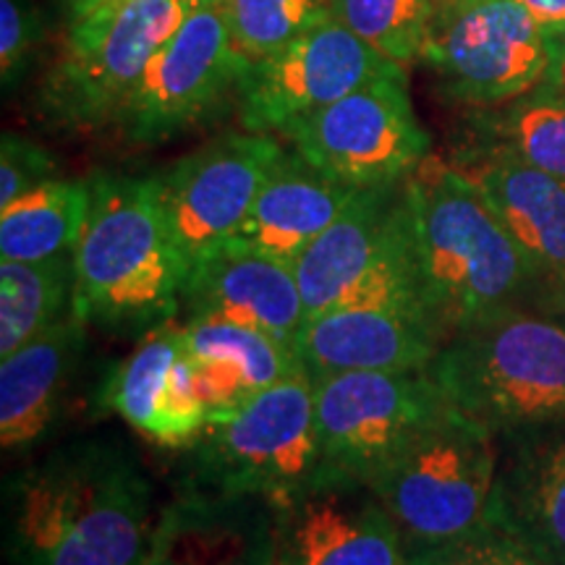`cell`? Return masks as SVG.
Wrapping results in <instances>:
<instances>
[{
    "label": "cell",
    "mask_w": 565,
    "mask_h": 565,
    "mask_svg": "<svg viewBox=\"0 0 565 565\" xmlns=\"http://www.w3.org/2000/svg\"><path fill=\"white\" fill-rule=\"evenodd\" d=\"M3 547L13 565H141L152 482L118 437H82L6 479Z\"/></svg>",
    "instance_id": "obj_1"
},
{
    "label": "cell",
    "mask_w": 565,
    "mask_h": 565,
    "mask_svg": "<svg viewBox=\"0 0 565 565\" xmlns=\"http://www.w3.org/2000/svg\"><path fill=\"white\" fill-rule=\"evenodd\" d=\"M406 186L424 299L445 335L529 307L536 291L532 267L469 175L429 154Z\"/></svg>",
    "instance_id": "obj_2"
},
{
    "label": "cell",
    "mask_w": 565,
    "mask_h": 565,
    "mask_svg": "<svg viewBox=\"0 0 565 565\" xmlns=\"http://www.w3.org/2000/svg\"><path fill=\"white\" fill-rule=\"evenodd\" d=\"M89 183V217L74 249V312L121 335L173 324L186 265L158 175H97Z\"/></svg>",
    "instance_id": "obj_3"
},
{
    "label": "cell",
    "mask_w": 565,
    "mask_h": 565,
    "mask_svg": "<svg viewBox=\"0 0 565 565\" xmlns=\"http://www.w3.org/2000/svg\"><path fill=\"white\" fill-rule=\"evenodd\" d=\"M429 372L445 398L494 437L565 419V328L532 307L458 330Z\"/></svg>",
    "instance_id": "obj_4"
},
{
    "label": "cell",
    "mask_w": 565,
    "mask_h": 565,
    "mask_svg": "<svg viewBox=\"0 0 565 565\" xmlns=\"http://www.w3.org/2000/svg\"><path fill=\"white\" fill-rule=\"evenodd\" d=\"M183 450L175 490L282 503L324 475L312 377L296 366Z\"/></svg>",
    "instance_id": "obj_5"
},
{
    "label": "cell",
    "mask_w": 565,
    "mask_h": 565,
    "mask_svg": "<svg viewBox=\"0 0 565 565\" xmlns=\"http://www.w3.org/2000/svg\"><path fill=\"white\" fill-rule=\"evenodd\" d=\"M494 479L498 437L454 406L366 484L383 500L408 555L490 532Z\"/></svg>",
    "instance_id": "obj_6"
},
{
    "label": "cell",
    "mask_w": 565,
    "mask_h": 565,
    "mask_svg": "<svg viewBox=\"0 0 565 565\" xmlns=\"http://www.w3.org/2000/svg\"><path fill=\"white\" fill-rule=\"evenodd\" d=\"M294 273L307 320L341 307L419 309L433 317L416 263L406 181L362 189L296 259Z\"/></svg>",
    "instance_id": "obj_7"
},
{
    "label": "cell",
    "mask_w": 565,
    "mask_h": 565,
    "mask_svg": "<svg viewBox=\"0 0 565 565\" xmlns=\"http://www.w3.org/2000/svg\"><path fill=\"white\" fill-rule=\"evenodd\" d=\"M192 9V0H103L71 19L61 55L40 84L42 116L63 129L113 124L147 63Z\"/></svg>",
    "instance_id": "obj_8"
},
{
    "label": "cell",
    "mask_w": 565,
    "mask_h": 565,
    "mask_svg": "<svg viewBox=\"0 0 565 565\" xmlns=\"http://www.w3.org/2000/svg\"><path fill=\"white\" fill-rule=\"evenodd\" d=\"M282 137L351 189L401 183L429 158V134L414 113L404 66L387 68L328 108L299 118Z\"/></svg>",
    "instance_id": "obj_9"
},
{
    "label": "cell",
    "mask_w": 565,
    "mask_h": 565,
    "mask_svg": "<svg viewBox=\"0 0 565 565\" xmlns=\"http://www.w3.org/2000/svg\"><path fill=\"white\" fill-rule=\"evenodd\" d=\"M454 412L433 372H345L315 383L324 471L370 479L424 429Z\"/></svg>",
    "instance_id": "obj_10"
},
{
    "label": "cell",
    "mask_w": 565,
    "mask_h": 565,
    "mask_svg": "<svg viewBox=\"0 0 565 565\" xmlns=\"http://www.w3.org/2000/svg\"><path fill=\"white\" fill-rule=\"evenodd\" d=\"M422 58L454 100L492 108L542 82L545 26L519 0H445L433 13Z\"/></svg>",
    "instance_id": "obj_11"
},
{
    "label": "cell",
    "mask_w": 565,
    "mask_h": 565,
    "mask_svg": "<svg viewBox=\"0 0 565 565\" xmlns=\"http://www.w3.org/2000/svg\"><path fill=\"white\" fill-rule=\"evenodd\" d=\"M246 66L221 6H194L147 63L113 124L134 145L171 139L238 89Z\"/></svg>",
    "instance_id": "obj_12"
},
{
    "label": "cell",
    "mask_w": 565,
    "mask_h": 565,
    "mask_svg": "<svg viewBox=\"0 0 565 565\" xmlns=\"http://www.w3.org/2000/svg\"><path fill=\"white\" fill-rule=\"evenodd\" d=\"M286 152L273 134H223L158 173L162 207L186 273L236 233Z\"/></svg>",
    "instance_id": "obj_13"
},
{
    "label": "cell",
    "mask_w": 565,
    "mask_h": 565,
    "mask_svg": "<svg viewBox=\"0 0 565 565\" xmlns=\"http://www.w3.org/2000/svg\"><path fill=\"white\" fill-rule=\"evenodd\" d=\"M398 66L359 40L333 13L267 58L249 63L238 84L249 131H286L387 68Z\"/></svg>",
    "instance_id": "obj_14"
},
{
    "label": "cell",
    "mask_w": 565,
    "mask_h": 565,
    "mask_svg": "<svg viewBox=\"0 0 565 565\" xmlns=\"http://www.w3.org/2000/svg\"><path fill=\"white\" fill-rule=\"evenodd\" d=\"M273 565H406V550L370 484L324 471L273 505Z\"/></svg>",
    "instance_id": "obj_15"
},
{
    "label": "cell",
    "mask_w": 565,
    "mask_h": 565,
    "mask_svg": "<svg viewBox=\"0 0 565 565\" xmlns=\"http://www.w3.org/2000/svg\"><path fill=\"white\" fill-rule=\"evenodd\" d=\"M448 341L427 312L341 307L303 322L294 356L312 383L345 372L427 370Z\"/></svg>",
    "instance_id": "obj_16"
},
{
    "label": "cell",
    "mask_w": 565,
    "mask_h": 565,
    "mask_svg": "<svg viewBox=\"0 0 565 565\" xmlns=\"http://www.w3.org/2000/svg\"><path fill=\"white\" fill-rule=\"evenodd\" d=\"M492 529L565 565V419L498 437Z\"/></svg>",
    "instance_id": "obj_17"
},
{
    "label": "cell",
    "mask_w": 565,
    "mask_h": 565,
    "mask_svg": "<svg viewBox=\"0 0 565 565\" xmlns=\"http://www.w3.org/2000/svg\"><path fill=\"white\" fill-rule=\"evenodd\" d=\"M183 322H225L291 345L307 322L291 265L263 254L221 246L186 273Z\"/></svg>",
    "instance_id": "obj_18"
},
{
    "label": "cell",
    "mask_w": 565,
    "mask_h": 565,
    "mask_svg": "<svg viewBox=\"0 0 565 565\" xmlns=\"http://www.w3.org/2000/svg\"><path fill=\"white\" fill-rule=\"evenodd\" d=\"M103 404L162 448H186L207 427L179 324L141 335L129 356L105 377Z\"/></svg>",
    "instance_id": "obj_19"
},
{
    "label": "cell",
    "mask_w": 565,
    "mask_h": 565,
    "mask_svg": "<svg viewBox=\"0 0 565 565\" xmlns=\"http://www.w3.org/2000/svg\"><path fill=\"white\" fill-rule=\"evenodd\" d=\"M141 565H273V505L175 490Z\"/></svg>",
    "instance_id": "obj_20"
},
{
    "label": "cell",
    "mask_w": 565,
    "mask_h": 565,
    "mask_svg": "<svg viewBox=\"0 0 565 565\" xmlns=\"http://www.w3.org/2000/svg\"><path fill=\"white\" fill-rule=\"evenodd\" d=\"M362 189L335 181L303 154L286 150L236 233L223 246L263 254L275 263L296 259L333 225Z\"/></svg>",
    "instance_id": "obj_21"
},
{
    "label": "cell",
    "mask_w": 565,
    "mask_h": 565,
    "mask_svg": "<svg viewBox=\"0 0 565 565\" xmlns=\"http://www.w3.org/2000/svg\"><path fill=\"white\" fill-rule=\"evenodd\" d=\"M454 166L521 246L536 288L565 278V181L498 152L461 150Z\"/></svg>",
    "instance_id": "obj_22"
},
{
    "label": "cell",
    "mask_w": 565,
    "mask_h": 565,
    "mask_svg": "<svg viewBox=\"0 0 565 565\" xmlns=\"http://www.w3.org/2000/svg\"><path fill=\"white\" fill-rule=\"evenodd\" d=\"M179 333L207 424L236 414L299 366L291 345L238 324L181 322Z\"/></svg>",
    "instance_id": "obj_23"
},
{
    "label": "cell",
    "mask_w": 565,
    "mask_h": 565,
    "mask_svg": "<svg viewBox=\"0 0 565 565\" xmlns=\"http://www.w3.org/2000/svg\"><path fill=\"white\" fill-rule=\"evenodd\" d=\"M84 343L87 322L71 312L0 359V443L6 450L30 448L53 427Z\"/></svg>",
    "instance_id": "obj_24"
},
{
    "label": "cell",
    "mask_w": 565,
    "mask_h": 565,
    "mask_svg": "<svg viewBox=\"0 0 565 565\" xmlns=\"http://www.w3.org/2000/svg\"><path fill=\"white\" fill-rule=\"evenodd\" d=\"M92 183L51 179L0 207V259L42 263L74 254L89 217Z\"/></svg>",
    "instance_id": "obj_25"
},
{
    "label": "cell",
    "mask_w": 565,
    "mask_h": 565,
    "mask_svg": "<svg viewBox=\"0 0 565 565\" xmlns=\"http://www.w3.org/2000/svg\"><path fill=\"white\" fill-rule=\"evenodd\" d=\"M463 150L508 154L565 181V100L534 87L508 103L479 108Z\"/></svg>",
    "instance_id": "obj_26"
},
{
    "label": "cell",
    "mask_w": 565,
    "mask_h": 565,
    "mask_svg": "<svg viewBox=\"0 0 565 565\" xmlns=\"http://www.w3.org/2000/svg\"><path fill=\"white\" fill-rule=\"evenodd\" d=\"M74 312V254L42 263L0 259V359Z\"/></svg>",
    "instance_id": "obj_27"
},
{
    "label": "cell",
    "mask_w": 565,
    "mask_h": 565,
    "mask_svg": "<svg viewBox=\"0 0 565 565\" xmlns=\"http://www.w3.org/2000/svg\"><path fill=\"white\" fill-rule=\"evenodd\" d=\"M341 24L398 66L422 58L433 24V0H330Z\"/></svg>",
    "instance_id": "obj_28"
},
{
    "label": "cell",
    "mask_w": 565,
    "mask_h": 565,
    "mask_svg": "<svg viewBox=\"0 0 565 565\" xmlns=\"http://www.w3.org/2000/svg\"><path fill=\"white\" fill-rule=\"evenodd\" d=\"M223 13L236 51L246 63H257L333 11L330 0H225Z\"/></svg>",
    "instance_id": "obj_29"
},
{
    "label": "cell",
    "mask_w": 565,
    "mask_h": 565,
    "mask_svg": "<svg viewBox=\"0 0 565 565\" xmlns=\"http://www.w3.org/2000/svg\"><path fill=\"white\" fill-rule=\"evenodd\" d=\"M55 179V160L32 139L6 131L0 139V207Z\"/></svg>",
    "instance_id": "obj_30"
},
{
    "label": "cell",
    "mask_w": 565,
    "mask_h": 565,
    "mask_svg": "<svg viewBox=\"0 0 565 565\" xmlns=\"http://www.w3.org/2000/svg\"><path fill=\"white\" fill-rule=\"evenodd\" d=\"M40 13L32 0H0V74L11 87L40 40Z\"/></svg>",
    "instance_id": "obj_31"
},
{
    "label": "cell",
    "mask_w": 565,
    "mask_h": 565,
    "mask_svg": "<svg viewBox=\"0 0 565 565\" xmlns=\"http://www.w3.org/2000/svg\"><path fill=\"white\" fill-rule=\"evenodd\" d=\"M482 536H477V540H469V542H461V545L408 553L406 565H484Z\"/></svg>",
    "instance_id": "obj_32"
},
{
    "label": "cell",
    "mask_w": 565,
    "mask_h": 565,
    "mask_svg": "<svg viewBox=\"0 0 565 565\" xmlns=\"http://www.w3.org/2000/svg\"><path fill=\"white\" fill-rule=\"evenodd\" d=\"M482 555H484V565H553L542 557H536L534 553H529L513 542L511 536H505L498 529H490L482 536Z\"/></svg>",
    "instance_id": "obj_33"
},
{
    "label": "cell",
    "mask_w": 565,
    "mask_h": 565,
    "mask_svg": "<svg viewBox=\"0 0 565 565\" xmlns=\"http://www.w3.org/2000/svg\"><path fill=\"white\" fill-rule=\"evenodd\" d=\"M545 40H547V68L536 87L553 92V95L565 100V24L545 26Z\"/></svg>",
    "instance_id": "obj_34"
},
{
    "label": "cell",
    "mask_w": 565,
    "mask_h": 565,
    "mask_svg": "<svg viewBox=\"0 0 565 565\" xmlns=\"http://www.w3.org/2000/svg\"><path fill=\"white\" fill-rule=\"evenodd\" d=\"M529 307L536 309V312L547 315L550 320L561 322L565 328V278L545 282V286L536 288L532 301H529Z\"/></svg>",
    "instance_id": "obj_35"
},
{
    "label": "cell",
    "mask_w": 565,
    "mask_h": 565,
    "mask_svg": "<svg viewBox=\"0 0 565 565\" xmlns=\"http://www.w3.org/2000/svg\"><path fill=\"white\" fill-rule=\"evenodd\" d=\"M542 26L565 24V0H519Z\"/></svg>",
    "instance_id": "obj_36"
},
{
    "label": "cell",
    "mask_w": 565,
    "mask_h": 565,
    "mask_svg": "<svg viewBox=\"0 0 565 565\" xmlns=\"http://www.w3.org/2000/svg\"><path fill=\"white\" fill-rule=\"evenodd\" d=\"M103 0H68V9H71V19L82 17V13H87L95 9V6H100Z\"/></svg>",
    "instance_id": "obj_37"
},
{
    "label": "cell",
    "mask_w": 565,
    "mask_h": 565,
    "mask_svg": "<svg viewBox=\"0 0 565 565\" xmlns=\"http://www.w3.org/2000/svg\"><path fill=\"white\" fill-rule=\"evenodd\" d=\"M225 0H192V6H221L223 9Z\"/></svg>",
    "instance_id": "obj_38"
}]
</instances>
